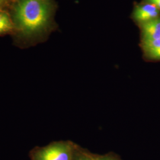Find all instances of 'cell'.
<instances>
[{"mask_svg":"<svg viewBox=\"0 0 160 160\" xmlns=\"http://www.w3.org/2000/svg\"><path fill=\"white\" fill-rule=\"evenodd\" d=\"M13 14L15 28L22 34L30 36L46 28L51 16V8L47 0H19Z\"/></svg>","mask_w":160,"mask_h":160,"instance_id":"1","label":"cell"},{"mask_svg":"<svg viewBox=\"0 0 160 160\" xmlns=\"http://www.w3.org/2000/svg\"><path fill=\"white\" fill-rule=\"evenodd\" d=\"M74 147L67 142L52 143L36 152L34 160H72Z\"/></svg>","mask_w":160,"mask_h":160,"instance_id":"2","label":"cell"},{"mask_svg":"<svg viewBox=\"0 0 160 160\" xmlns=\"http://www.w3.org/2000/svg\"><path fill=\"white\" fill-rule=\"evenodd\" d=\"M160 10L157 7L149 4L144 3L137 6L133 12V17L138 23L147 22L160 17Z\"/></svg>","mask_w":160,"mask_h":160,"instance_id":"3","label":"cell"},{"mask_svg":"<svg viewBox=\"0 0 160 160\" xmlns=\"http://www.w3.org/2000/svg\"><path fill=\"white\" fill-rule=\"evenodd\" d=\"M142 40L160 39V16L139 24Z\"/></svg>","mask_w":160,"mask_h":160,"instance_id":"4","label":"cell"},{"mask_svg":"<svg viewBox=\"0 0 160 160\" xmlns=\"http://www.w3.org/2000/svg\"><path fill=\"white\" fill-rule=\"evenodd\" d=\"M144 57L151 61H160V39L141 40Z\"/></svg>","mask_w":160,"mask_h":160,"instance_id":"5","label":"cell"},{"mask_svg":"<svg viewBox=\"0 0 160 160\" xmlns=\"http://www.w3.org/2000/svg\"><path fill=\"white\" fill-rule=\"evenodd\" d=\"M15 28L13 20L8 14L0 10V34L12 32Z\"/></svg>","mask_w":160,"mask_h":160,"instance_id":"6","label":"cell"},{"mask_svg":"<svg viewBox=\"0 0 160 160\" xmlns=\"http://www.w3.org/2000/svg\"><path fill=\"white\" fill-rule=\"evenodd\" d=\"M145 3H149L157 7L160 10V0H144Z\"/></svg>","mask_w":160,"mask_h":160,"instance_id":"7","label":"cell"},{"mask_svg":"<svg viewBox=\"0 0 160 160\" xmlns=\"http://www.w3.org/2000/svg\"><path fill=\"white\" fill-rule=\"evenodd\" d=\"M77 160H97V157L85 154L80 157Z\"/></svg>","mask_w":160,"mask_h":160,"instance_id":"8","label":"cell"},{"mask_svg":"<svg viewBox=\"0 0 160 160\" xmlns=\"http://www.w3.org/2000/svg\"><path fill=\"white\" fill-rule=\"evenodd\" d=\"M97 160H118L116 158L110 155L102 156L100 157H97Z\"/></svg>","mask_w":160,"mask_h":160,"instance_id":"9","label":"cell"},{"mask_svg":"<svg viewBox=\"0 0 160 160\" xmlns=\"http://www.w3.org/2000/svg\"><path fill=\"white\" fill-rule=\"evenodd\" d=\"M5 4H6V1L5 0H0V9L1 8H2Z\"/></svg>","mask_w":160,"mask_h":160,"instance_id":"10","label":"cell"}]
</instances>
